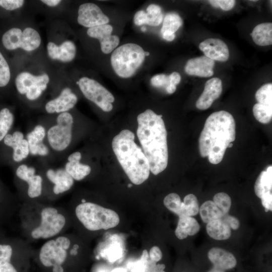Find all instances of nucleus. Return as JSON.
<instances>
[{
	"instance_id": "nucleus-1",
	"label": "nucleus",
	"mask_w": 272,
	"mask_h": 272,
	"mask_svg": "<svg viewBox=\"0 0 272 272\" xmlns=\"http://www.w3.org/2000/svg\"><path fill=\"white\" fill-rule=\"evenodd\" d=\"M42 56L19 58L20 64L14 73L12 87L20 102L29 109L40 110L56 93L65 78L59 70Z\"/></svg>"
},
{
	"instance_id": "nucleus-2",
	"label": "nucleus",
	"mask_w": 272,
	"mask_h": 272,
	"mask_svg": "<svg viewBox=\"0 0 272 272\" xmlns=\"http://www.w3.org/2000/svg\"><path fill=\"white\" fill-rule=\"evenodd\" d=\"M22 230L28 241L48 240L64 234L68 223L63 208L50 203H22Z\"/></svg>"
},
{
	"instance_id": "nucleus-3",
	"label": "nucleus",
	"mask_w": 272,
	"mask_h": 272,
	"mask_svg": "<svg viewBox=\"0 0 272 272\" xmlns=\"http://www.w3.org/2000/svg\"><path fill=\"white\" fill-rule=\"evenodd\" d=\"M137 121V136L150 172L157 175L166 169L168 162L167 133L162 115L148 109L138 115Z\"/></svg>"
},
{
	"instance_id": "nucleus-4",
	"label": "nucleus",
	"mask_w": 272,
	"mask_h": 272,
	"mask_svg": "<svg viewBox=\"0 0 272 272\" xmlns=\"http://www.w3.org/2000/svg\"><path fill=\"white\" fill-rule=\"evenodd\" d=\"M235 122L224 110L212 113L207 119L198 140L200 156L213 164L221 162L229 144L235 140Z\"/></svg>"
},
{
	"instance_id": "nucleus-5",
	"label": "nucleus",
	"mask_w": 272,
	"mask_h": 272,
	"mask_svg": "<svg viewBox=\"0 0 272 272\" xmlns=\"http://www.w3.org/2000/svg\"><path fill=\"white\" fill-rule=\"evenodd\" d=\"M134 137L131 131L122 130L113 139L112 147L129 180L139 185L149 178L150 170L148 160L142 149L134 142Z\"/></svg>"
},
{
	"instance_id": "nucleus-6",
	"label": "nucleus",
	"mask_w": 272,
	"mask_h": 272,
	"mask_svg": "<svg viewBox=\"0 0 272 272\" xmlns=\"http://www.w3.org/2000/svg\"><path fill=\"white\" fill-rule=\"evenodd\" d=\"M1 43L7 51L19 58L40 56L42 40L38 28L25 18L7 28L2 34Z\"/></svg>"
},
{
	"instance_id": "nucleus-7",
	"label": "nucleus",
	"mask_w": 272,
	"mask_h": 272,
	"mask_svg": "<svg viewBox=\"0 0 272 272\" xmlns=\"http://www.w3.org/2000/svg\"><path fill=\"white\" fill-rule=\"evenodd\" d=\"M52 22L47 33L46 58L54 67L63 70V66L75 59L77 45L70 38L67 26L63 21L57 20Z\"/></svg>"
},
{
	"instance_id": "nucleus-8",
	"label": "nucleus",
	"mask_w": 272,
	"mask_h": 272,
	"mask_svg": "<svg viewBox=\"0 0 272 272\" xmlns=\"http://www.w3.org/2000/svg\"><path fill=\"white\" fill-rule=\"evenodd\" d=\"M13 168L22 203H47L44 178L38 160L33 163L27 160Z\"/></svg>"
},
{
	"instance_id": "nucleus-9",
	"label": "nucleus",
	"mask_w": 272,
	"mask_h": 272,
	"mask_svg": "<svg viewBox=\"0 0 272 272\" xmlns=\"http://www.w3.org/2000/svg\"><path fill=\"white\" fill-rule=\"evenodd\" d=\"M79 249V244H73L71 237L62 234L44 242L38 249V257L43 266L52 268V272H64L68 257L77 256Z\"/></svg>"
},
{
	"instance_id": "nucleus-10",
	"label": "nucleus",
	"mask_w": 272,
	"mask_h": 272,
	"mask_svg": "<svg viewBox=\"0 0 272 272\" xmlns=\"http://www.w3.org/2000/svg\"><path fill=\"white\" fill-rule=\"evenodd\" d=\"M75 208V215L78 220L88 231L107 230L116 227L120 220L114 211L105 208L85 198Z\"/></svg>"
},
{
	"instance_id": "nucleus-11",
	"label": "nucleus",
	"mask_w": 272,
	"mask_h": 272,
	"mask_svg": "<svg viewBox=\"0 0 272 272\" xmlns=\"http://www.w3.org/2000/svg\"><path fill=\"white\" fill-rule=\"evenodd\" d=\"M149 52L140 45L129 42L118 46L110 55L111 66L119 78L133 77L143 65Z\"/></svg>"
},
{
	"instance_id": "nucleus-12",
	"label": "nucleus",
	"mask_w": 272,
	"mask_h": 272,
	"mask_svg": "<svg viewBox=\"0 0 272 272\" xmlns=\"http://www.w3.org/2000/svg\"><path fill=\"white\" fill-rule=\"evenodd\" d=\"M40 163L45 182L47 203L58 198L73 186L74 180L63 167H55L53 164L37 159Z\"/></svg>"
},
{
	"instance_id": "nucleus-13",
	"label": "nucleus",
	"mask_w": 272,
	"mask_h": 272,
	"mask_svg": "<svg viewBox=\"0 0 272 272\" xmlns=\"http://www.w3.org/2000/svg\"><path fill=\"white\" fill-rule=\"evenodd\" d=\"M30 157L27 140L24 133L13 129L0 144V163L13 168Z\"/></svg>"
},
{
	"instance_id": "nucleus-14",
	"label": "nucleus",
	"mask_w": 272,
	"mask_h": 272,
	"mask_svg": "<svg viewBox=\"0 0 272 272\" xmlns=\"http://www.w3.org/2000/svg\"><path fill=\"white\" fill-rule=\"evenodd\" d=\"M75 84L87 100L102 111L110 112L112 110L114 96L97 80L82 75L75 79Z\"/></svg>"
},
{
	"instance_id": "nucleus-15",
	"label": "nucleus",
	"mask_w": 272,
	"mask_h": 272,
	"mask_svg": "<svg viewBox=\"0 0 272 272\" xmlns=\"http://www.w3.org/2000/svg\"><path fill=\"white\" fill-rule=\"evenodd\" d=\"M68 82V79H64L55 94L44 103L40 110L44 114H59L74 108L79 99Z\"/></svg>"
},
{
	"instance_id": "nucleus-16",
	"label": "nucleus",
	"mask_w": 272,
	"mask_h": 272,
	"mask_svg": "<svg viewBox=\"0 0 272 272\" xmlns=\"http://www.w3.org/2000/svg\"><path fill=\"white\" fill-rule=\"evenodd\" d=\"M27 140L30 157H37L54 164L49 149L45 143L46 131L40 122L35 124L25 135Z\"/></svg>"
},
{
	"instance_id": "nucleus-17",
	"label": "nucleus",
	"mask_w": 272,
	"mask_h": 272,
	"mask_svg": "<svg viewBox=\"0 0 272 272\" xmlns=\"http://www.w3.org/2000/svg\"><path fill=\"white\" fill-rule=\"evenodd\" d=\"M109 18L94 3H84L78 8L77 22L86 29L109 24Z\"/></svg>"
},
{
	"instance_id": "nucleus-18",
	"label": "nucleus",
	"mask_w": 272,
	"mask_h": 272,
	"mask_svg": "<svg viewBox=\"0 0 272 272\" xmlns=\"http://www.w3.org/2000/svg\"><path fill=\"white\" fill-rule=\"evenodd\" d=\"M113 27L109 24L86 29V34L88 38L99 41L101 51L105 54L111 53L120 43V38L113 35Z\"/></svg>"
},
{
	"instance_id": "nucleus-19",
	"label": "nucleus",
	"mask_w": 272,
	"mask_h": 272,
	"mask_svg": "<svg viewBox=\"0 0 272 272\" xmlns=\"http://www.w3.org/2000/svg\"><path fill=\"white\" fill-rule=\"evenodd\" d=\"M199 48L205 55L213 60L226 61L229 57V51L227 45L218 38H208L201 42Z\"/></svg>"
},
{
	"instance_id": "nucleus-20",
	"label": "nucleus",
	"mask_w": 272,
	"mask_h": 272,
	"mask_svg": "<svg viewBox=\"0 0 272 272\" xmlns=\"http://www.w3.org/2000/svg\"><path fill=\"white\" fill-rule=\"evenodd\" d=\"M222 92V83L218 78L208 80L205 84L203 92L196 102V107L200 110H206L211 107Z\"/></svg>"
},
{
	"instance_id": "nucleus-21",
	"label": "nucleus",
	"mask_w": 272,
	"mask_h": 272,
	"mask_svg": "<svg viewBox=\"0 0 272 272\" xmlns=\"http://www.w3.org/2000/svg\"><path fill=\"white\" fill-rule=\"evenodd\" d=\"M214 60L202 55L189 59L184 70L188 75L207 78L214 75Z\"/></svg>"
},
{
	"instance_id": "nucleus-22",
	"label": "nucleus",
	"mask_w": 272,
	"mask_h": 272,
	"mask_svg": "<svg viewBox=\"0 0 272 272\" xmlns=\"http://www.w3.org/2000/svg\"><path fill=\"white\" fill-rule=\"evenodd\" d=\"M63 161L62 167L74 180H82L91 173V166L81 164L75 152L69 154Z\"/></svg>"
},
{
	"instance_id": "nucleus-23",
	"label": "nucleus",
	"mask_w": 272,
	"mask_h": 272,
	"mask_svg": "<svg viewBox=\"0 0 272 272\" xmlns=\"http://www.w3.org/2000/svg\"><path fill=\"white\" fill-rule=\"evenodd\" d=\"M208 257L214 266L224 270L232 269L237 264V260L231 252L218 247L211 248Z\"/></svg>"
},
{
	"instance_id": "nucleus-24",
	"label": "nucleus",
	"mask_w": 272,
	"mask_h": 272,
	"mask_svg": "<svg viewBox=\"0 0 272 272\" xmlns=\"http://www.w3.org/2000/svg\"><path fill=\"white\" fill-rule=\"evenodd\" d=\"M199 229V225L194 218L190 216H182L179 217L175 234L178 239H183L188 235L196 234Z\"/></svg>"
},
{
	"instance_id": "nucleus-25",
	"label": "nucleus",
	"mask_w": 272,
	"mask_h": 272,
	"mask_svg": "<svg viewBox=\"0 0 272 272\" xmlns=\"http://www.w3.org/2000/svg\"><path fill=\"white\" fill-rule=\"evenodd\" d=\"M15 116L14 109L7 105L0 106V144L14 128Z\"/></svg>"
},
{
	"instance_id": "nucleus-26",
	"label": "nucleus",
	"mask_w": 272,
	"mask_h": 272,
	"mask_svg": "<svg viewBox=\"0 0 272 272\" xmlns=\"http://www.w3.org/2000/svg\"><path fill=\"white\" fill-rule=\"evenodd\" d=\"M253 41L259 46L272 44V23H263L257 25L250 34Z\"/></svg>"
},
{
	"instance_id": "nucleus-27",
	"label": "nucleus",
	"mask_w": 272,
	"mask_h": 272,
	"mask_svg": "<svg viewBox=\"0 0 272 272\" xmlns=\"http://www.w3.org/2000/svg\"><path fill=\"white\" fill-rule=\"evenodd\" d=\"M206 230L211 237L218 240H226L231 236L230 227L221 219L208 223Z\"/></svg>"
},
{
	"instance_id": "nucleus-28",
	"label": "nucleus",
	"mask_w": 272,
	"mask_h": 272,
	"mask_svg": "<svg viewBox=\"0 0 272 272\" xmlns=\"http://www.w3.org/2000/svg\"><path fill=\"white\" fill-rule=\"evenodd\" d=\"M254 191L260 198L272 189V166H268L257 177L254 184Z\"/></svg>"
},
{
	"instance_id": "nucleus-29",
	"label": "nucleus",
	"mask_w": 272,
	"mask_h": 272,
	"mask_svg": "<svg viewBox=\"0 0 272 272\" xmlns=\"http://www.w3.org/2000/svg\"><path fill=\"white\" fill-rule=\"evenodd\" d=\"M14 73L6 55L0 50V91L12 87Z\"/></svg>"
},
{
	"instance_id": "nucleus-30",
	"label": "nucleus",
	"mask_w": 272,
	"mask_h": 272,
	"mask_svg": "<svg viewBox=\"0 0 272 272\" xmlns=\"http://www.w3.org/2000/svg\"><path fill=\"white\" fill-rule=\"evenodd\" d=\"M199 214L202 221L208 223L213 221L221 219L224 214L212 200L203 202L199 209Z\"/></svg>"
},
{
	"instance_id": "nucleus-31",
	"label": "nucleus",
	"mask_w": 272,
	"mask_h": 272,
	"mask_svg": "<svg viewBox=\"0 0 272 272\" xmlns=\"http://www.w3.org/2000/svg\"><path fill=\"white\" fill-rule=\"evenodd\" d=\"M14 250L10 244H0V272H18L11 262Z\"/></svg>"
},
{
	"instance_id": "nucleus-32",
	"label": "nucleus",
	"mask_w": 272,
	"mask_h": 272,
	"mask_svg": "<svg viewBox=\"0 0 272 272\" xmlns=\"http://www.w3.org/2000/svg\"><path fill=\"white\" fill-rule=\"evenodd\" d=\"M163 19V15L160 6L152 4L147 7L145 24L153 27L158 26L162 22Z\"/></svg>"
},
{
	"instance_id": "nucleus-33",
	"label": "nucleus",
	"mask_w": 272,
	"mask_h": 272,
	"mask_svg": "<svg viewBox=\"0 0 272 272\" xmlns=\"http://www.w3.org/2000/svg\"><path fill=\"white\" fill-rule=\"evenodd\" d=\"M199 212L197 199L193 194L186 195L182 202L181 209L179 217L182 216H193Z\"/></svg>"
},
{
	"instance_id": "nucleus-34",
	"label": "nucleus",
	"mask_w": 272,
	"mask_h": 272,
	"mask_svg": "<svg viewBox=\"0 0 272 272\" xmlns=\"http://www.w3.org/2000/svg\"><path fill=\"white\" fill-rule=\"evenodd\" d=\"M182 24V20L178 14L168 13L163 19L161 33L162 34L165 32H170L175 34Z\"/></svg>"
},
{
	"instance_id": "nucleus-35",
	"label": "nucleus",
	"mask_w": 272,
	"mask_h": 272,
	"mask_svg": "<svg viewBox=\"0 0 272 272\" xmlns=\"http://www.w3.org/2000/svg\"><path fill=\"white\" fill-rule=\"evenodd\" d=\"M253 113L255 119L259 122L268 123L272 118V107L256 103L253 107Z\"/></svg>"
},
{
	"instance_id": "nucleus-36",
	"label": "nucleus",
	"mask_w": 272,
	"mask_h": 272,
	"mask_svg": "<svg viewBox=\"0 0 272 272\" xmlns=\"http://www.w3.org/2000/svg\"><path fill=\"white\" fill-rule=\"evenodd\" d=\"M255 97L258 103L272 107V84L262 85L256 91Z\"/></svg>"
},
{
	"instance_id": "nucleus-37",
	"label": "nucleus",
	"mask_w": 272,
	"mask_h": 272,
	"mask_svg": "<svg viewBox=\"0 0 272 272\" xmlns=\"http://www.w3.org/2000/svg\"><path fill=\"white\" fill-rule=\"evenodd\" d=\"M164 204L169 210L179 216L181 209L182 202L178 194L175 193L168 194L164 199Z\"/></svg>"
},
{
	"instance_id": "nucleus-38",
	"label": "nucleus",
	"mask_w": 272,
	"mask_h": 272,
	"mask_svg": "<svg viewBox=\"0 0 272 272\" xmlns=\"http://www.w3.org/2000/svg\"><path fill=\"white\" fill-rule=\"evenodd\" d=\"M213 201L224 215L229 212L231 200L228 194L225 192L217 193L213 197Z\"/></svg>"
},
{
	"instance_id": "nucleus-39",
	"label": "nucleus",
	"mask_w": 272,
	"mask_h": 272,
	"mask_svg": "<svg viewBox=\"0 0 272 272\" xmlns=\"http://www.w3.org/2000/svg\"><path fill=\"white\" fill-rule=\"evenodd\" d=\"M27 2L24 0H0V8L9 12L23 10Z\"/></svg>"
},
{
	"instance_id": "nucleus-40",
	"label": "nucleus",
	"mask_w": 272,
	"mask_h": 272,
	"mask_svg": "<svg viewBox=\"0 0 272 272\" xmlns=\"http://www.w3.org/2000/svg\"><path fill=\"white\" fill-rule=\"evenodd\" d=\"M150 82L152 86L156 88L166 89L170 85L168 75L164 74L154 75L151 79Z\"/></svg>"
},
{
	"instance_id": "nucleus-41",
	"label": "nucleus",
	"mask_w": 272,
	"mask_h": 272,
	"mask_svg": "<svg viewBox=\"0 0 272 272\" xmlns=\"http://www.w3.org/2000/svg\"><path fill=\"white\" fill-rule=\"evenodd\" d=\"M45 10H48L57 12L58 10H62L64 2L61 0H41L38 2Z\"/></svg>"
},
{
	"instance_id": "nucleus-42",
	"label": "nucleus",
	"mask_w": 272,
	"mask_h": 272,
	"mask_svg": "<svg viewBox=\"0 0 272 272\" xmlns=\"http://www.w3.org/2000/svg\"><path fill=\"white\" fill-rule=\"evenodd\" d=\"M149 258L147 250H144L140 259L133 263L131 272H145L146 263Z\"/></svg>"
},
{
	"instance_id": "nucleus-43",
	"label": "nucleus",
	"mask_w": 272,
	"mask_h": 272,
	"mask_svg": "<svg viewBox=\"0 0 272 272\" xmlns=\"http://www.w3.org/2000/svg\"><path fill=\"white\" fill-rule=\"evenodd\" d=\"M209 2L213 7H220L225 11L231 10L235 5L234 0H211Z\"/></svg>"
},
{
	"instance_id": "nucleus-44",
	"label": "nucleus",
	"mask_w": 272,
	"mask_h": 272,
	"mask_svg": "<svg viewBox=\"0 0 272 272\" xmlns=\"http://www.w3.org/2000/svg\"><path fill=\"white\" fill-rule=\"evenodd\" d=\"M225 222H226L230 227L233 230H237L240 226L239 220L235 217L229 216L227 214L223 215L221 218Z\"/></svg>"
},
{
	"instance_id": "nucleus-45",
	"label": "nucleus",
	"mask_w": 272,
	"mask_h": 272,
	"mask_svg": "<svg viewBox=\"0 0 272 272\" xmlns=\"http://www.w3.org/2000/svg\"><path fill=\"white\" fill-rule=\"evenodd\" d=\"M262 206L265 208V211L272 210V193L268 192L264 194L261 198Z\"/></svg>"
},
{
	"instance_id": "nucleus-46",
	"label": "nucleus",
	"mask_w": 272,
	"mask_h": 272,
	"mask_svg": "<svg viewBox=\"0 0 272 272\" xmlns=\"http://www.w3.org/2000/svg\"><path fill=\"white\" fill-rule=\"evenodd\" d=\"M149 255L150 258L155 262L160 261L162 257L161 250L156 246H154L151 248Z\"/></svg>"
},
{
	"instance_id": "nucleus-47",
	"label": "nucleus",
	"mask_w": 272,
	"mask_h": 272,
	"mask_svg": "<svg viewBox=\"0 0 272 272\" xmlns=\"http://www.w3.org/2000/svg\"><path fill=\"white\" fill-rule=\"evenodd\" d=\"M146 12L144 10L137 11L133 16V22L137 26L145 24Z\"/></svg>"
},
{
	"instance_id": "nucleus-48",
	"label": "nucleus",
	"mask_w": 272,
	"mask_h": 272,
	"mask_svg": "<svg viewBox=\"0 0 272 272\" xmlns=\"http://www.w3.org/2000/svg\"><path fill=\"white\" fill-rule=\"evenodd\" d=\"M170 81V85L177 86L181 81V77L180 75L176 72H174L168 75Z\"/></svg>"
},
{
	"instance_id": "nucleus-49",
	"label": "nucleus",
	"mask_w": 272,
	"mask_h": 272,
	"mask_svg": "<svg viewBox=\"0 0 272 272\" xmlns=\"http://www.w3.org/2000/svg\"><path fill=\"white\" fill-rule=\"evenodd\" d=\"M156 264V262L149 257L146 263L145 272H158L160 270L157 268Z\"/></svg>"
},
{
	"instance_id": "nucleus-50",
	"label": "nucleus",
	"mask_w": 272,
	"mask_h": 272,
	"mask_svg": "<svg viewBox=\"0 0 272 272\" xmlns=\"http://www.w3.org/2000/svg\"><path fill=\"white\" fill-rule=\"evenodd\" d=\"M162 36L163 39L168 41H172L175 37V34L170 32H165L162 34Z\"/></svg>"
},
{
	"instance_id": "nucleus-51",
	"label": "nucleus",
	"mask_w": 272,
	"mask_h": 272,
	"mask_svg": "<svg viewBox=\"0 0 272 272\" xmlns=\"http://www.w3.org/2000/svg\"><path fill=\"white\" fill-rule=\"evenodd\" d=\"M208 272H225V270L214 266L210 269Z\"/></svg>"
},
{
	"instance_id": "nucleus-52",
	"label": "nucleus",
	"mask_w": 272,
	"mask_h": 272,
	"mask_svg": "<svg viewBox=\"0 0 272 272\" xmlns=\"http://www.w3.org/2000/svg\"><path fill=\"white\" fill-rule=\"evenodd\" d=\"M111 272H126V270L122 268H117L113 269Z\"/></svg>"
},
{
	"instance_id": "nucleus-53",
	"label": "nucleus",
	"mask_w": 272,
	"mask_h": 272,
	"mask_svg": "<svg viewBox=\"0 0 272 272\" xmlns=\"http://www.w3.org/2000/svg\"><path fill=\"white\" fill-rule=\"evenodd\" d=\"M146 28L145 27H142L141 28V30L143 31V32H145L146 31Z\"/></svg>"
},
{
	"instance_id": "nucleus-54",
	"label": "nucleus",
	"mask_w": 272,
	"mask_h": 272,
	"mask_svg": "<svg viewBox=\"0 0 272 272\" xmlns=\"http://www.w3.org/2000/svg\"><path fill=\"white\" fill-rule=\"evenodd\" d=\"M233 144L232 143H231L229 144L228 148H231L233 146Z\"/></svg>"
},
{
	"instance_id": "nucleus-55",
	"label": "nucleus",
	"mask_w": 272,
	"mask_h": 272,
	"mask_svg": "<svg viewBox=\"0 0 272 272\" xmlns=\"http://www.w3.org/2000/svg\"><path fill=\"white\" fill-rule=\"evenodd\" d=\"M158 272H166V271H164V270H160L158 271Z\"/></svg>"
},
{
	"instance_id": "nucleus-56",
	"label": "nucleus",
	"mask_w": 272,
	"mask_h": 272,
	"mask_svg": "<svg viewBox=\"0 0 272 272\" xmlns=\"http://www.w3.org/2000/svg\"><path fill=\"white\" fill-rule=\"evenodd\" d=\"M131 186H132V184H128V187H131Z\"/></svg>"
}]
</instances>
